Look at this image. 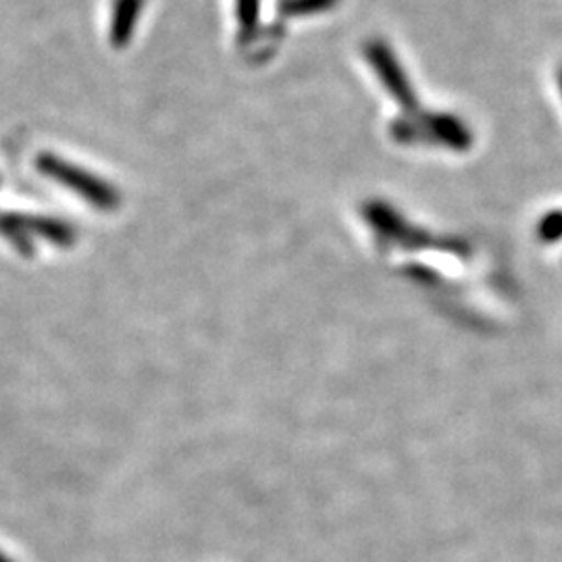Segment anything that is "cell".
Segmentation results:
<instances>
[{"label":"cell","instance_id":"6da1fadb","mask_svg":"<svg viewBox=\"0 0 562 562\" xmlns=\"http://www.w3.org/2000/svg\"><path fill=\"white\" fill-rule=\"evenodd\" d=\"M364 55H367L369 65L375 69L378 78L387 88V92L401 102L404 109H408V111L415 109L417 97L406 80V74L396 59V55L392 53V48L383 41H371L367 42V46H364Z\"/></svg>","mask_w":562,"mask_h":562},{"label":"cell","instance_id":"7a4b0ae2","mask_svg":"<svg viewBox=\"0 0 562 562\" xmlns=\"http://www.w3.org/2000/svg\"><path fill=\"white\" fill-rule=\"evenodd\" d=\"M38 167H41L44 173H48L50 178H57V180L67 183V186L74 188V190H80L81 194H83L88 201L104 204V206H111L113 192H111L102 181L94 180L92 176L83 173L78 167H71V165H67V162L55 159V157H44V155L38 159ZM80 192H78V194H80Z\"/></svg>","mask_w":562,"mask_h":562},{"label":"cell","instance_id":"3957f363","mask_svg":"<svg viewBox=\"0 0 562 562\" xmlns=\"http://www.w3.org/2000/svg\"><path fill=\"white\" fill-rule=\"evenodd\" d=\"M144 0H115L113 20H111V44L115 48H125L136 30V23L142 13Z\"/></svg>","mask_w":562,"mask_h":562},{"label":"cell","instance_id":"277c9868","mask_svg":"<svg viewBox=\"0 0 562 562\" xmlns=\"http://www.w3.org/2000/svg\"><path fill=\"white\" fill-rule=\"evenodd\" d=\"M241 38H250L259 25V0H236Z\"/></svg>","mask_w":562,"mask_h":562},{"label":"cell","instance_id":"5b68a950","mask_svg":"<svg viewBox=\"0 0 562 562\" xmlns=\"http://www.w3.org/2000/svg\"><path fill=\"white\" fill-rule=\"evenodd\" d=\"M338 0H285L281 4V11L285 15H313L331 9Z\"/></svg>","mask_w":562,"mask_h":562},{"label":"cell","instance_id":"8992f818","mask_svg":"<svg viewBox=\"0 0 562 562\" xmlns=\"http://www.w3.org/2000/svg\"><path fill=\"white\" fill-rule=\"evenodd\" d=\"M0 562H13V561H9V557H7V554H2V552H0Z\"/></svg>","mask_w":562,"mask_h":562},{"label":"cell","instance_id":"52a82bcc","mask_svg":"<svg viewBox=\"0 0 562 562\" xmlns=\"http://www.w3.org/2000/svg\"><path fill=\"white\" fill-rule=\"evenodd\" d=\"M561 88H562V71H561Z\"/></svg>","mask_w":562,"mask_h":562}]
</instances>
